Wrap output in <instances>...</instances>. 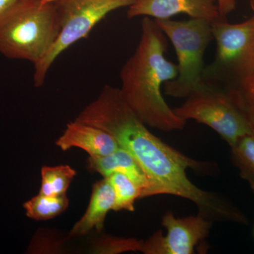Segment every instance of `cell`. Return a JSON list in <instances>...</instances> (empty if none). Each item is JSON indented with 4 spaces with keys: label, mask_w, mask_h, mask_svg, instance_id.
Masks as SVG:
<instances>
[{
    "label": "cell",
    "mask_w": 254,
    "mask_h": 254,
    "mask_svg": "<svg viewBox=\"0 0 254 254\" xmlns=\"http://www.w3.org/2000/svg\"><path fill=\"white\" fill-rule=\"evenodd\" d=\"M76 120L106 131L141 165L148 182L145 197L173 195L193 202L198 214L213 222L245 225L248 218L231 200L201 190L187 177L192 168L210 173L209 163L189 158L155 136L127 104L120 88L105 86Z\"/></svg>",
    "instance_id": "obj_1"
},
{
    "label": "cell",
    "mask_w": 254,
    "mask_h": 254,
    "mask_svg": "<svg viewBox=\"0 0 254 254\" xmlns=\"http://www.w3.org/2000/svg\"><path fill=\"white\" fill-rule=\"evenodd\" d=\"M166 38L154 19L142 20L141 35L134 53L120 72L123 98L146 126L163 131L181 130L186 123L166 103L161 87L178 75L177 64L165 58Z\"/></svg>",
    "instance_id": "obj_2"
},
{
    "label": "cell",
    "mask_w": 254,
    "mask_h": 254,
    "mask_svg": "<svg viewBox=\"0 0 254 254\" xmlns=\"http://www.w3.org/2000/svg\"><path fill=\"white\" fill-rule=\"evenodd\" d=\"M60 29L55 3L21 1L0 17V53L35 66L49 52Z\"/></svg>",
    "instance_id": "obj_3"
},
{
    "label": "cell",
    "mask_w": 254,
    "mask_h": 254,
    "mask_svg": "<svg viewBox=\"0 0 254 254\" xmlns=\"http://www.w3.org/2000/svg\"><path fill=\"white\" fill-rule=\"evenodd\" d=\"M155 21L173 43L178 60V75L164 84L165 95L187 98L204 83V55L213 39L211 23L193 18L182 21L170 18Z\"/></svg>",
    "instance_id": "obj_4"
},
{
    "label": "cell",
    "mask_w": 254,
    "mask_h": 254,
    "mask_svg": "<svg viewBox=\"0 0 254 254\" xmlns=\"http://www.w3.org/2000/svg\"><path fill=\"white\" fill-rule=\"evenodd\" d=\"M136 0H59L55 2L60 29L58 38L45 58L35 65L36 87L44 83L53 64L64 50L88 36L101 20L112 11L128 7Z\"/></svg>",
    "instance_id": "obj_5"
},
{
    "label": "cell",
    "mask_w": 254,
    "mask_h": 254,
    "mask_svg": "<svg viewBox=\"0 0 254 254\" xmlns=\"http://www.w3.org/2000/svg\"><path fill=\"white\" fill-rule=\"evenodd\" d=\"M186 101L173 110L187 123L193 120L217 132L230 147L253 131L236 105L222 90L204 83L187 97Z\"/></svg>",
    "instance_id": "obj_6"
},
{
    "label": "cell",
    "mask_w": 254,
    "mask_h": 254,
    "mask_svg": "<svg viewBox=\"0 0 254 254\" xmlns=\"http://www.w3.org/2000/svg\"><path fill=\"white\" fill-rule=\"evenodd\" d=\"M213 222L197 214L195 216L176 218L168 211L162 218V225L167 230L164 237L157 231L143 241L141 252L145 254H191L195 246L210 234Z\"/></svg>",
    "instance_id": "obj_7"
},
{
    "label": "cell",
    "mask_w": 254,
    "mask_h": 254,
    "mask_svg": "<svg viewBox=\"0 0 254 254\" xmlns=\"http://www.w3.org/2000/svg\"><path fill=\"white\" fill-rule=\"evenodd\" d=\"M211 27L217 53L213 63L205 66L204 81L232 67L243 58L254 38V16L239 23H230L227 18H221L212 23Z\"/></svg>",
    "instance_id": "obj_8"
},
{
    "label": "cell",
    "mask_w": 254,
    "mask_h": 254,
    "mask_svg": "<svg viewBox=\"0 0 254 254\" xmlns=\"http://www.w3.org/2000/svg\"><path fill=\"white\" fill-rule=\"evenodd\" d=\"M250 3L254 16V0H250ZM208 83L230 97L250 124L254 134V38L243 58Z\"/></svg>",
    "instance_id": "obj_9"
},
{
    "label": "cell",
    "mask_w": 254,
    "mask_h": 254,
    "mask_svg": "<svg viewBox=\"0 0 254 254\" xmlns=\"http://www.w3.org/2000/svg\"><path fill=\"white\" fill-rule=\"evenodd\" d=\"M180 14L210 23L223 18L217 0H136L128 6L127 17L144 16L155 20L169 19Z\"/></svg>",
    "instance_id": "obj_10"
},
{
    "label": "cell",
    "mask_w": 254,
    "mask_h": 254,
    "mask_svg": "<svg viewBox=\"0 0 254 254\" xmlns=\"http://www.w3.org/2000/svg\"><path fill=\"white\" fill-rule=\"evenodd\" d=\"M55 144L63 151L81 148L89 156H105L120 148L116 140L106 131L76 120L67 124Z\"/></svg>",
    "instance_id": "obj_11"
},
{
    "label": "cell",
    "mask_w": 254,
    "mask_h": 254,
    "mask_svg": "<svg viewBox=\"0 0 254 254\" xmlns=\"http://www.w3.org/2000/svg\"><path fill=\"white\" fill-rule=\"evenodd\" d=\"M115 203V191L107 177L95 182L93 187L91 199L86 213L68 234V238L84 236L93 229L101 231L104 227L107 215L113 210Z\"/></svg>",
    "instance_id": "obj_12"
},
{
    "label": "cell",
    "mask_w": 254,
    "mask_h": 254,
    "mask_svg": "<svg viewBox=\"0 0 254 254\" xmlns=\"http://www.w3.org/2000/svg\"><path fill=\"white\" fill-rule=\"evenodd\" d=\"M87 166L92 172L108 177L114 173L126 175L141 190V198H144L148 188V182L141 165L127 150L120 148L105 156H89Z\"/></svg>",
    "instance_id": "obj_13"
},
{
    "label": "cell",
    "mask_w": 254,
    "mask_h": 254,
    "mask_svg": "<svg viewBox=\"0 0 254 254\" xmlns=\"http://www.w3.org/2000/svg\"><path fill=\"white\" fill-rule=\"evenodd\" d=\"M66 195L48 196L39 194L23 203L26 216L35 220H50L58 216L68 206Z\"/></svg>",
    "instance_id": "obj_14"
},
{
    "label": "cell",
    "mask_w": 254,
    "mask_h": 254,
    "mask_svg": "<svg viewBox=\"0 0 254 254\" xmlns=\"http://www.w3.org/2000/svg\"><path fill=\"white\" fill-rule=\"evenodd\" d=\"M76 172L69 165L44 166L41 169V194L48 196L66 195Z\"/></svg>",
    "instance_id": "obj_15"
},
{
    "label": "cell",
    "mask_w": 254,
    "mask_h": 254,
    "mask_svg": "<svg viewBox=\"0 0 254 254\" xmlns=\"http://www.w3.org/2000/svg\"><path fill=\"white\" fill-rule=\"evenodd\" d=\"M231 148L232 163L254 193V134L241 138Z\"/></svg>",
    "instance_id": "obj_16"
},
{
    "label": "cell",
    "mask_w": 254,
    "mask_h": 254,
    "mask_svg": "<svg viewBox=\"0 0 254 254\" xmlns=\"http://www.w3.org/2000/svg\"><path fill=\"white\" fill-rule=\"evenodd\" d=\"M110 180L115 191L114 211L135 210V202L141 198V190L126 175L121 173H114L107 177Z\"/></svg>",
    "instance_id": "obj_17"
},
{
    "label": "cell",
    "mask_w": 254,
    "mask_h": 254,
    "mask_svg": "<svg viewBox=\"0 0 254 254\" xmlns=\"http://www.w3.org/2000/svg\"><path fill=\"white\" fill-rule=\"evenodd\" d=\"M143 241L136 239L105 237L95 242L92 246V253L115 254L127 252H141Z\"/></svg>",
    "instance_id": "obj_18"
},
{
    "label": "cell",
    "mask_w": 254,
    "mask_h": 254,
    "mask_svg": "<svg viewBox=\"0 0 254 254\" xmlns=\"http://www.w3.org/2000/svg\"><path fill=\"white\" fill-rule=\"evenodd\" d=\"M219 11L222 18H227V16L232 13L236 7V0H217Z\"/></svg>",
    "instance_id": "obj_19"
},
{
    "label": "cell",
    "mask_w": 254,
    "mask_h": 254,
    "mask_svg": "<svg viewBox=\"0 0 254 254\" xmlns=\"http://www.w3.org/2000/svg\"><path fill=\"white\" fill-rule=\"evenodd\" d=\"M25 0H0V17L18 3Z\"/></svg>",
    "instance_id": "obj_20"
},
{
    "label": "cell",
    "mask_w": 254,
    "mask_h": 254,
    "mask_svg": "<svg viewBox=\"0 0 254 254\" xmlns=\"http://www.w3.org/2000/svg\"><path fill=\"white\" fill-rule=\"evenodd\" d=\"M25 1H38V2L43 3H55L59 0H25Z\"/></svg>",
    "instance_id": "obj_21"
},
{
    "label": "cell",
    "mask_w": 254,
    "mask_h": 254,
    "mask_svg": "<svg viewBox=\"0 0 254 254\" xmlns=\"http://www.w3.org/2000/svg\"></svg>",
    "instance_id": "obj_22"
}]
</instances>
